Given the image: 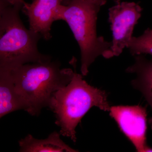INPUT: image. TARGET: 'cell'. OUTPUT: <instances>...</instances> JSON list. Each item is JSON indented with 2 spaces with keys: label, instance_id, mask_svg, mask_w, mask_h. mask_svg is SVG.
<instances>
[{
  "label": "cell",
  "instance_id": "cell-1",
  "mask_svg": "<svg viewBox=\"0 0 152 152\" xmlns=\"http://www.w3.org/2000/svg\"><path fill=\"white\" fill-rule=\"evenodd\" d=\"M16 91L26 105V111L38 115L48 107L53 95L65 87L74 76L72 69L61 68L59 62L52 58L28 63L9 72Z\"/></svg>",
  "mask_w": 152,
  "mask_h": 152
},
{
  "label": "cell",
  "instance_id": "cell-2",
  "mask_svg": "<svg viewBox=\"0 0 152 152\" xmlns=\"http://www.w3.org/2000/svg\"><path fill=\"white\" fill-rule=\"evenodd\" d=\"M107 0H69L58 8L56 21L63 20L69 25L80 47L81 72L87 75L89 68L100 56L108 59L112 42L97 33L98 15Z\"/></svg>",
  "mask_w": 152,
  "mask_h": 152
},
{
  "label": "cell",
  "instance_id": "cell-3",
  "mask_svg": "<svg viewBox=\"0 0 152 152\" xmlns=\"http://www.w3.org/2000/svg\"><path fill=\"white\" fill-rule=\"evenodd\" d=\"M23 7L0 0V71L10 72L25 64L51 58L38 50L42 36L22 21L19 12Z\"/></svg>",
  "mask_w": 152,
  "mask_h": 152
},
{
  "label": "cell",
  "instance_id": "cell-4",
  "mask_svg": "<svg viewBox=\"0 0 152 152\" xmlns=\"http://www.w3.org/2000/svg\"><path fill=\"white\" fill-rule=\"evenodd\" d=\"M83 76L75 72L70 82L53 94L48 107L56 115L60 134L75 143L76 127L91 108L109 112L111 107L106 92L88 84Z\"/></svg>",
  "mask_w": 152,
  "mask_h": 152
},
{
  "label": "cell",
  "instance_id": "cell-5",
  "mask_svg": "<svg viewBox=\"0 0 152 152\" xmlns=\"http://www.w3.org/2000/svg\"><path fill=\"white\" fill-rule=\"evenodd\" d=\"M142 11L141 7L133 2H120L109 9V21L113 40L108 59L118 56L128 48Z\"/></svg>",
  "mask_w": 152,
  "mask_h": 152
},
{
  "label": "cell",
  "instance_id": "cell-6",
  "mask_svg": "<svg viewBox=\"0 0 152 152\" xmlns=\"http://www.w3.org/2000/svg\"><path fill=\"white\" fill-rule=\"evenodd\" d=\"M110 115L139 152H152L146 142V109L139 105L111 107Z\"/></svg>",
  "mask_w": 152,
  "mask_h": 152
},
{
  "label": "cell",
  "instance_id": "cell-7",
  "mask_svg": "<svg viewBox=\"0 0 152 152\" xmlns=\"http://www.w3.org/2000/svg\"><path fill=\"white\" fill-rule=\"evenodd\" d=\"M63 1L34 0L31 4L25 3L22 10L28 17L30 29L46 40H50L52 25L56 21L57 10Z\"/></svg>",
  "mask_w": 152,
  "mask_h": 152
},
{
  "label": "cell",
  "instance_id": "cell-8",
  "mask_svg": "<svg viewBox=\"0 0 152 152\" xmlns=\"http://www.w3.org/2000/svg\"><path fill=\"white\" fill-rule=\"evenodd\" d=\"M134 57V62L126 69V72L135 75L132 85L142 93L152 108V59H148L142 54ZM148 123L152 129V117L149 119Z\"/></svg>",
  "mask_w": 152,
  "mask_h": 152
},
{
  "label": "cell",
  "instance_id": "cell-9",
  "mask_svg": "<svg viewBox=\"0 0 152 152\" xmlns=\"http://www.w3.org/2000/svg\"><path fill=\"white\" fill-rule=\"evenodd\" d=\"M61 134L54 132L47 138L38 140L28 134L19 141L21 152H76L60 137Z\"/></svg>",
  "mask_w": 152,
  "mask_h": 152
},
{
  "label": "cell",
  "instance_id": "cell-10",
  "mask_svg": "<svg viewBox=\"0 0 152 152\" xmlns=\"http://www.w3.org/2000/svg\"><path fill=\"white\" fill-rule=\"evenodd\" d=\"M23 101L17 94L9 72L0 71V118L19 110H26Z\"/></svg>",
  "mask_w": 152,
  "mask_h": 152
},
{
  "label": "cell",
  "instance_id": "cell-11",
  "mask_svg": "<svg viewBox=\"0 0 152 152\" xmlns=\"http://www.w3.org/2000/svg\"><path fill=\"white\" fill-rule=\"evenodd\" d=\"M127 48L133 56L141 54L152 56V29L148 28L141 35L133 37Z\"/></svg>",
  "mask_w": 152,
  "mask_h": 152
},
{
  "label": "cell",
  "instance_id": "cell-12",
  "mask_svg": "<svg viewBox=\"0 0 152 152\" xmlns=\"http://www.w3.org/2000/svg\"><path fill=\"white\" fill-rule=\"evenodd\" d=\"M6 2L11 5L23 6L26 3L24 0H4Z\"/></svg>",
  "mask_w": 152,
  "mask_h": 152
},
{
  "label": "cell",
  "instance_id": "cell-13",
  "mask_svg": "<svg viewBox=\"0 0 152 152\" xmlns=\"http://www.w3.org/2000/svg\"><path fill=\"white\" fill-rule=\"evenodd\" d=\"M69 1V0H64V1H63L62 4H66ZM113 1L115 2L116 4H118V3L121 2V0H113Z\"/></svg>",
  "mask_w": 152,
  "mask_h": 152
}]
</instances>
